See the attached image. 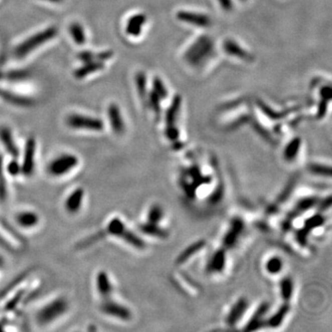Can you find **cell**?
Listing matches in <instances>:
<instances>
[{"instance_id": "obj_1", "label": "cell", "mask_w": 332, "mask_h": 332, "mask_svg": "<svg viewBox=\"0 0 332 332\" xmlns=\"http://www.w3.org/2000/svg\"><path fill=\"white\" fill-rule=\"evenodd\" d=\"M214 54V44L210 36L202 35L185 52L184 60L193 68H200Z\"/></svg>"}, {"instance_id": "obj_2", "label": "cell", "mask_w": 332, "mask_h": 332, "mask_svg": "<svg viewBox=\"0 0 332 332\" xmlns=\"http://www.w3.org/2000/svg\"><path fill=\"white\" fill-rule=\"evenodd\" d=\"M58 29L56 27H49L47 29L41 31L39 33L32 35L26 40L23 41L14 50V55L18 58H23L29 55L30 53L36 48L43 46L48 41L52 40L58 35Z\"/></svg>"}, {"instance_id": "obj_3", "label": "cell", "mask_w": 332, "mask_h": 332, "mask_svg": "<svg viewBox=\"0 0 332 332\" xmlns=\"http://www.w3.org/2000/svg\"><path fill=\"white\" fill-rule=\"evenodd\" d=\"M69 308V303L64 297H59L47 303L38 312L36 319L42 326L48 325L63 315Z\"/></svg>"}, {"instance_id": "obj_4", "label": "cell", "mask_w": 332, "mask_h": 332, "mask_svg": "<svg viewBox=\"0 0 332 332\" xmlns=\"http://www.w3.org/2000/svg\"><path fill=\"white\" fill-rule=\"evenodd\" d=\"M79 164V159L74 154H62L55 158L47 166V172L54 178L63 177Z\"/></svg>"}, {"instance_id": "obj_5", "label": "cell", "mask_w": 332, "mask_h": 332, "mask_svg": "<svg viewBox=\"0 0 332 332\" xmlns=\"http://www.w3.org/2000/svg\"><path fill=\"white\" fill-rule=\"evenodd\" d=\"M67 124L69 127L74 129H83L91 131H101L103 129V121L99 118L80 115L71 114L67 117Z\"/></svg>"}, {"instance_id": "obj_6", "label": "cell", "mask_w": 332, "mask_h": 332, "mask_svg": "<svg viewBox=\"0 0 332 332\" xmlns=\"http://www.w3.org/2000/svg\"><path fill=\"white\" fill-rule=\"evenodd\" d=\"M178 21L200 28H207L212 25V19L206 14L198 12L180 11L177 13Z\"/></svg>"}, {"instance_id": "obj_7", "label": "cell", "mask_w": 332, "mask_h": 332, "mask_svg": "<svg viewBox=\"0 0 332 332\" xmlns=\"http://www.w3.org/2000/svg\"><path fill=\"white\" fill-rule=\"evenodd\" d=\"M100 309L104 314L114 316L121 320L127 321L131 319V312L127 307L120 303H116L115 301L109 300V298L104 299V302L101 304Z\"/></svg>"}, {"instance_id": "obj_8", "label": "cell", "mask_w": 332, "mask_h": 332, "mask_svg": "<svg viewBox=\"0 0 332 332\" xmlns=\"http://www.w3.org/2000/svg\"><path fill=\"white\" fill-rule=\"evenodd\" d=\"M35 151H36V141L35 137H29L25 145L24 157L22 164V173L26 177H31L35 172Z\"/></svg>"}, {"instance_id": "obj_9", "label": "cell", "mask_w": 332, "mask_h": 332, "mask_svg": "<svg viewBox=\"0 0 332 332\" xmlns=\"http://www.w3.org/2000/svg\"><path fill=\"white\" fill-rule=\"evenodd\" d=\"M107 115L110 125L115 134H123L125 131V123L123 120V116L121 115L119 107L115 103H111L107 110Z\"/></svg>"}, {"instance_id": "obj_10", "label": "cell", "mask_w": 332, "mask_h": 332, "mask_svg": "<svg viewBox=\"0 0 332 332\" xmlns=\"http://www.w3.org/2000/svg\"><path fill=\"white\" fill-rule=\"evenodd\" d=\"M224 50L231 57L239 58L241 60H245V61L252 60V56L235 40L227 39L224 41Z\"/></svg>"}, {"instance_id": "obj_11", "label": "cell", "mask_w": 332, "mask_h": 332, "mask_svg": "<svg viewBox=\"0 0 332 332\" xmlns=\"http://www.w3.org/2000/svg\"><path fill=\"white\" fill-rule=\"evenodd\" d=\"M147 22V17L145 14L138 13L135 14L128 19L126 23V35L132 36V37H137L141 35L144 25Z\"/></svg>"}, {"instance_id": "obj_12", "label": "cell", "mask_w": 332, "mask_h": 332, "mask_svg": "<svg viewBox=\"0 0 332 332\" xmlns=\"http://www.w3.org/2000/svg\"><path fill=\"white\" fill-rule=\"evenodd\" d=\"M84 200V190L81 188L75 189L74 191L68 197L65 201V209L66 211L74 214L80 211Z\"/></svg>"}, {"instance_id": "obj_13", "label": "cell", "mask_w": 332, "mask_h": 332, "mask_svg": "<svg viewBox=\"0 0 332 332\" xmlns=\"http://www.w3.org/2000/svg\"><path fill=\"white\" fill-rule=\"evenodd\" d=\"M0 140L4 145L7 151L12 155L14 159H17L20 156V150L17 145L14 142V138L12 136V130L7 126L0 127Z\"/></svg>"}, {"instance_id": "obj_14", "label": "cell", "mask_w": 332, "mask_h": 332, "mask_svg": "<svg viewBox=\"0 0 332 332\" xmlns=\"http://www.w3.org/2000/svg\"><path fill=\"white\" fill-rule=\"evenodd\" d=\"M244 230V223L239 218H235L232 222L230 230L227 232L224 239V245L226 247H233L235 246L237 239L239 238Z\"/></svg>"}, {"instance_id": "obj_15", "label": "cell", "mask_w": 332, "mask_h": 332, "mask_svg": "<svg viewBox=\"0 0 332 332\" xmlns=\"http://www.w3.org/2000/svg\"><path fill=\"white\" fill-rule=\"evenodd\" d=\"M248 306V302L246 298H241L235 305L232 307L229 314L227 315V323L230 326H235L238 321L240 320L242 315L246 312Z\"/></svg>"}, {"instance_id": "obj_16", "label": "cell", "mask_w": 332, "mask_h": 332, "mask_svg": "<svg viewBox=\"0 0 332 332\" xmlns=\"http://www.w3.org/2000/svg\"><path fill=\"white\" fill-rule=\"evenodd\" d=\"M96 284H97L98 292L100 293L101 297L103 299H108L112 292H113V285L110 281L108 275L105 271H100L96 277Z\"/></svg>"}, {"instance_id": "obj_17", "label": "cell", "mask_w": 332, "mask_h": 332, "mask_svg": "<svg viewBox=\"0 0 332 332\" xmlns=\"http://www.w3.org/2000/svg\"><path fill=\"white\" fill-rule=\"evenodd\" d=\"M104 68V64L102 61L99 60H92L90 62L84 63L82 67L80 69H77L75 71L74 76L76 79H84L88 75H91L93 72L99 71Z\"/></svg>"}, {"instance_id": "obj_18", "label": "cell", "mask_w": 332, "mask_h": 332, "mask_svg": "<svg viewBox=\"0 0 332 332\" xmlns=\"http://www.w3.org/2000/svg\"><path fill=\"white\" fill-rule=\"evenodd\" d=\"M0 97L4 99L6 102L12 103L14 105H18V106H23V107H29V106L34 105V103H35V101L31 98L20 96L18 94L5 92V91H0Z\"/></svg>"}, {"instance_id": "obj_19", "label": "cell", "mask_w": 332, "mask_h": 332, "mask_svg": "<svg viewBox=\"0 0 332 332\" xmlns=\"http://www.w3.org/2000/svg\"><path fill=\"white\" fill-rule=\"evenodd\" d=\"M269 305L267 303H262L259 308L257 310V312L253 315L252 319L249 321V323L246 325L245 330L246 331H251V330H256L260 328L261 326H264L263 316L266 315L268 312Z\"/></svg>"}, {"instance_id": "obj_20", "label": "cell", "mask_w": 332, "mask_h": 332, "mask_svg": "<svg viewBox=\"0 0 332 332\" xmlns=\"http://www.w3.org/2000/svg\"><path fill=\"white\" fill-rule=\"evenodd\" d=\"M17 224L23 228H33L39 224V216L35 212H20L16 217Z\"/></svg>"}, {"instance_id": "obj_21", "label": "cell", "mask_w": 332, "mask_h": 332, "mask_svg": "<svg viewBox=\"0 0 332 332\" xmlns=\"http://www.w3.org/2000/svg\"><path fill=\"white\" fill-rule=\"evenodd\" d=\"M181 103H182V98L180 95H176V97L173 99L172 103L170 107L166 112V124L167 126H175L176 120L178 118L179 111L181 108Z\"/></svg>"}, {"instance_id": "obj_22", "label": "cell", "mask_w": 332, "mask_h": 332, "mask_svg": "<svg viewBox=\"0 0 332 332\" xmlns=\"http://www.w3.org/2000/svg\"><path fill=\"white\" fill-rule=\"evenodd\" d=\"M204 246H205V241L204 240L198 241V242L194 243L193 245L189 246L186 250H184L183 252L180 254V256L177 259V263L182 264L186 262L192 256H194L200 250H201L204 247Z\"/></svg>"}, {"instance_id": "obj_23", "label": "cell", "mask_w": 332, "mask_h": 332, "mask_svg": "<svg viewBox=\"0 0 332 332\" xmlns=\"http://www.w3.org/2000/svg\"><path fill=\"white\" fill-rule=\"evenodd\" d=\"M301 138L300 137H294L292 138V140L287 144L285 149H284V158L287 160H292L295 159V157L297 156L298 152L300 150V147H301Z\"/></svg>"}, {"instance_id": "obj_24", "label": "cell", "mask_w": 332, "mask_h": 332, "mask_svg": "<svg viewBox=\"0 0 332 332\" xmlns=\"http://www.w3.org/2000/svg\"><path fill=\"white\" fill-rule=\"evenodd\" d=\"M69 33L71 35L72 39L74 40L75 43L79 46H82L85 41H86V36L83 27L79 24V23H72L69 26Z\"/></svg>"}, {"instance_id": "obj_25", "label": "cell", "mask_w": 332, "mask_h": 332, "mask_svg": "<svg viewBox=\"0 0 332 332\" xmlns=\"http://www.w3.org/2000/svg\"><path fill=\"white\" fill-rule=\"evenodd\" d=\"M119 238L126 241L127 244L131 245L132 246H134L136 248H143V247H145V242L141 238H139L137 235H135L134 233H132L126 228L121 234Z\"/></svg>"}, {"instance_id": "obj_26", "label": "cell", "mask_w": 332, "mask_h": 332, "mask_svg": "<svg viewBox=\"0 0 332 332\" xmlns=\"http://www.w3.org/2000/svg\"><path fill=\"white\" fill-rule=\"evenodd\" d=\"M225 265V252L224 250H218L212 257L209 265V269L212 271H222Z\"/></svg>"}, {"instance_id": "obj_27", "label": "cell", "mask_w": 332, "mask_h": 332, "mask_svg": "<svg viewBox=\"0 0 332 332\" xmlns=\"http://www.w3.org/2000/svg\"><path fill=\"white\" fill-rule=\"evenodd\" d=\"M139 228H140V231L143 232L144 234H146V235H152V236L160 237V238L167 237V233L165 231L160 229L157 224L147 223V224H141L139 226Z\"/></svg>"}, {"instance_id": "obj_28", "label": "cell", "mask_w": 332, "mask_h": 332, "mask_svg": "<svg viewBox=\"0 0 332 332\" xmlns=\"http://www.w3.org/2000/svg\"><path fill=\"white\" fill-rule=\"evenodd\" d=\"M126 228L125 224L119 218H114L109 222L108 225L106 227V232L108 233L109 235H115L116 237H119Z\"/></svg>"}, {"instance_id": "obj_29", "label": "cell", "mask_w": 332, "mask_h": 332, "mask_svg": "<svg viewBox=\"0 0 332 332\" xmlns=\"http://www.w3.org/2000/svg\"><path fill=\"white\" fill-rule=\"evenodd\" d=\"M288 312H289V305H287V304L282 305L279 311L269 318V321H268V325L272 326V327L280 326Z\"/></svg>"}, {"instance_id": "obj_30", "label": "cell", "mask_w": 332, "mask_h": 332, "mask_svg": "<svg viewBox=\"0 0 332 332\" xmlns=\"http://www.w3.org/2000/svg\"><path fill=\"white\" fill-rule=\"evenodd\" d=\"M136 87H137V93L141 99L146 97L147 93V78L144 72H137L136 75Z\"/></svg>"}, {"instance_id": "obj_31", "label": "cell", "mask_w": 332, "mask_h": 332, "mask_svg": "<svg viewBox=\"0 0 332 332\" xmlns=\"http://www.w3.org/2000/svg\"><path fill=\"white\" fill-rule=\"evenodd\" d=\"M152 92H154L160 99H165L168 95L167 88H166L163 81L160 80V78L155 77L152 80Z\"/></svg>"}, {"instance_id": "obj_32", "label": "cell", "mask_w": 332, "mask_h": 332, "mask_svg": "<svg viewBox=\"0 0 332 332\" xmlns=\"http://www.w3.org/2000/svg\"><path fill=\"white\" fill-rule=\"evenodd\" d=\"M281 296L285 300L289 301L292 297L293 292V284L290 278H284L281 283Z\"/></svg>"}, {"instance_id": "obj_33", "label": "cell", "mask_w": 332, "mask_h": 332, "mask_svg": "<svg viewBox=\"0 0 332 332\" xmlns=\"http://www.w3.org/2000/svg\"><path fill=\"white\" fill-rule=\"evenodd\" d=\"M162 218V210L159 205L151 207L148 214V223L157 224Z\"/></svg>"}, {"instance_id": "obj_34", "label": "cell", "mask_w": 332, "mask_h": 332, "mask_svg": "<svg viewBox=\"0 0 332 332\" xmlns=\"http://www.w3.org/2000/svg\"><path fill=\"white\" fill-rule=\"evenodd\" d=\"M266 269L270 274H277L282 269V261L279 258H271L266 265Z\"/></svg>"}, {"instance_id": "obj_35", "label": "cell", "mask_w": 332, "mask_h": 332, "mask_svg": "<svg viewBox=\"0 0 332 332\" xmlns=\"http://www.w3.org/2000/svg\"><path fill=\"white\" fill-rule=\"evenodd\" d=\"M310 172L315 174V175H318V176H322V177H327L330 178L331 176V170L330 167L326 165H320V164H311L309 166Z\"/></svg>"}, {"instance_id": "obj_36", "label": "cell", "mask_w": 332, "mask_h": 332, "mask_svg": "<svg viewBox=\"0 0 332 332\" xmlns=\"http://www.w3.org/2000/svg\"><path fill=\"white\" fill-rule=\"evenodd\" d=\"M316 202H317V201H316V199H315V198L304 199L303 201H301L298 203L297 207H296V211L300 212H305V211L311 209L312 207L315 206Z\"/></svg>"}, {"instance_id": "obj_37", "label": "cell", "mask_w": 332, "mask_h": 332, "mask_svg": "<svg viewBox=\"0 0 332 332\" xmlns=\"http://www.w3.org/2000/svg\"><path fill=\"white\" fill-rule=\"evenodd\" d=\"M149 105L150 108L154 111L155 113H159L160 110V99L154 92H150L149 94Z\"/></svg>"}, {"instance_id": "obj_38", "label": "cell", "mask_w": 332, "mask_h": 332, "mask_svg": "<svg viewBox=\"0 0 332 332\" xmlns=\"http://www.w3.org/2000/svg\"><path fill=\"white\" fill-rule=\"evenodd\" d=\"M29 73L26 70H13L7 74V77L9 80H23L28 78Z\"/></svg>"}, {"instance_id": "obj_39", "label": "cell", "mask_w": 332, "mask_h": 332, "mask_svg": "<svg viewBox=\"0 0 332 332\" xmlns=\"http://www.w3.org/2000/svg\"><path fill=\"white\" fill-rule=\"evenodd\" d=\"M7 196L6 182L2 170V157L0 156V201H5Z\"/></svg>"}, {"instance_id": "obj_40", "label": "cell", "mask_w": 332, "mask_h": 332, "mask_svg": "<svg viewBox=\"0 0 332 332\" xmlns=\"http://www.w3.org/2000/svg\"><path fill=\"white\" fill-rule=\"evenodd\" d=\"M24 294H25V291H21V292H18L17 294L12 298L9 303H7L6 307H5L6 311H11V310L14 309L19 304V303L21 302V300L23 299Z\"/></svg>"}, {"instance_id": "obj_41", "label": "cell", "mask_w": 332, "mask_h": 332, "mask_svg": "<svg viewBox=\"0 0 332 332\" xmlns=\"http://www.w3.org/2000/svg\"><path fill=\"white\" fill-rule=\"evenodd\" d=\"M8 172L11 175V176H13V177H16L18 176L20 173H22V165L19 164L17 160L14 159L12 160L9 164H8Z\"/></svg>"}, {"instance_id": "obj_42", "label": "cell", "mask_w": 332, "mask_h": 332, "mask_svg": "<svg viewBox=\"0 0 332 332\" xmlns=\"http://www.w3.org/2000/svg\"><path fill=\"white\" fill-rule=\"evenodd\" d=\"M323 223H324L323 217L320 215H315V216L310 218L309 220L306 222V226H307V229H311L313 227L320 226Z\"/></svg>"}, {"instance_id": "obj_43", "label": "cell", "mask_w": 332, "mask_h": 332, "mask_svg": "<svg viewBox=\"0 0 332 332\" xmlns=\"http://www.w3.org/2000/svg\"><path fill=\"white\" fill-rule=\"evenodd\" d=\"M78 58L83 63H87V62H90V61H92V60H96L95 59V55L92 51L80 52L79 56H78Z\"/></svg>"}, {"instance_id": "obj_44", "label": "cell", "mask_w": 332, "mask_h": 332, "mask_svg": "<svg viewBox=\"0 0 332 332\" xmlns=\"http://www.w3.org/2000/svg\"><path fill=\"white\" fill-rule=\"evenodd\" d=\"M219 5L224 10L225 12H231L234 9L233 0H217Z\"/></svg>"}, {"instance_id": "obj_45", "label": "cell", "mask_w": 332, "mask_h": 332, "mask_svg": "<svg viewBox=\"0 0 332 332\" xmlns=\"http://www.w3.org/2000/svg\"><path fill=\"white\" fill-rule=\"evenodd\" d=\"M166 135L168 138L175 140L179 137V131L178 128L175 127V126H167V130H166Z\"/></svg>"}, {"instance_id": "obj_46", "label": "cell", "mask_w": 332, "mask_h": 332, "mask_svg": "<svg viewBox=\"0 0 332 332\" xmlns=\"http://www.w3.org/2000/svg\"><path fill=\"white\" fill-rule=\"evenodd\" d=\"M113 57V52L112 51H104L102 53H99L97 55H95V59L99 60V61H106L110 58Z\"/></svg>"}, {"instance_id": "obj_47", "label": "cell", "mask_w": 332, "mask_h": 332, "mask_svg": "<svg viewBox=\"0 0 332 332\" xmlns=\"http://www.w3.org/2000/svg\"><path fill=\"white\" fill-rule=\"evenodd\" d=\"M320 95L322 99L326 100V101H330L332 95L331 88H330V86L323 87L321 89Z\"/></svg>"}, {"instance_id": "obj_48", "label": "cell", "mask_w": 332, "mask_h": 332, "mask_svg": "<svg viewBox=\"0 0 332 332\" xmlns=\"http://www.w3.org/2000/svg\"><path fill=\"white\" fill-rule=\"evenodd\" d=\"M329 101H326V100H324V99H322L321 100L320 103H319V106H318V117L319 118H321L322 116L324 115H326V106H327V103H328Z\"/></svg>"}, {"instance_id": "obj_49", "label": "cell", "mask_w": 332, "mask_h": 332, "mask_svg": "<svg viewBox=\"0 0 332 332\" xmlns=\"http://www.w3.org/2000/svg\"><path fill=\"white\" fill-rule=\"evenodd\" d=\"M326 201H327V206L326 207L329 208V207H330V198H327ZM321 208H322L323 210H326V204H322V205H321Z\"/></svg>"}, {"instance_id": "obj_50", "label": "cell", "mask_w": 332, "mask_h": 332, "mask_svg": "<svg viewBox=\"0 0 332 332\" xmlns=\"http://www.w3.org/2000/svg\"><path fill=\"white\" fill-rule=\"evenodd\" d=\"M44 1H49V2H53V3H59L62 0H44Z\"/></svg>"}, {"instance_id": "obj_51", "label": "cell", "mask_w": 332, "mask_h": 332, "mask_svg": "<svg viewBox=\"0 0 332 332\" xmlns=\"http://www.w3.org/2000/svg\"><path fill=\"white\" fill-rule=\"evenodd\" d=\"M2 260H1V258H0V267H1V265H2V262H1Z\"/></svg>"}, {"instance_id": "obj_52", "label": "cell", "mask_w": 332, "mask_h": 332, "mask_svg": "<svg viewBox=\"0 0 332 332\" xmlns=\"http://www.w3.org/2000/svg\"><path fill=\"white\" fill-rule=\"evenodd\" d=\"M2 76H3V75H2V73L0 72V78H2Z\"/></svg>"}, {"instance_id": "obj_53", "label": "cell", "mask_w": 332, "mask_h": 332, "mask_svg": "<svg viewBox=\"0 0 332 332\" xmlns=\"http://www.w3.org/2000/svg\"><path fill=\"white\" fill-rule=\"evenodd\" d=\"M240 1H242V2H244V1H246V0H240Z\"/></svg>"}]
</instances>
